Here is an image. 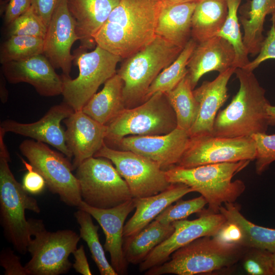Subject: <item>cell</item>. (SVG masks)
Returning a JSON list of instances; mask_svg holds the SVG:
<instances>
[{"label":"cell","instance_id":"cell-33","mask_svg":"<svg viewBox=\"0 0 275 275\" xmlns=\"http://www.w3.org/2000/svg\"><path fill=\"white\" fill-rule=\"evenodd\" d=\"M74 217L79 225V236L87 243L91 257L101 275H118L106 258L104 248L100 242L98 231L99 226L95 225L92 216L88 212L78 208Z\"/></svg>","mask_w":275,"mask_h":275},{"label":"cell","instance_id":"cell-34","mask_svg":"<svg viewBox=\"0 0 275 275\" xmlns=\"http://www.w3.org/2000/svg\"><path fill=\"white\" fill-rule=\"evenodd\" d=\"M241 0H227L228 15L224 24L216 36L227 40L233 47L235 59L233 67L244 68L250 63L248 53L243 42L237 12Z\"/></svg>","mask_w":275,"mask_h":275},{"label":"cell","instance_id":"cell-27","mask_svg":"<svg viewBox=\"0 0 275 275\" xmlns=\"http://www.w3.org/2000/svg\"><path fill=\"white\" fill-rule=\"evenodd\" d=\"M219 212L228 223L235 225L240 231L238 244L245 248H255L275 253V229L257 225L246 219L241 213L239 205L225 203Z\"/></svg>","mask_w":275,"mask_h":275},{"label":"cell","instance_id":"cell-30","mask_svg":"<svg viewBox=\"0 0 275 275\" xmlns=\"http://www.w3.org/2000/svg\"><path fill=\"white\" fill-rule=\"evenodd\" d=\"M274 13L275 0H252L249 10L240 17L243 42L249 54L259 53L265 38L263 32L265 18Z\"/></svg>","mask_w":275,"mask_h":275},{"label":"cell","instance_id":"cell-45","mask_svg":"<svg viewBox=\"0 0 275 275\" xmlns=\"http://www.w3.org/2000/svg\"><path fill=\"white\" fill-rule=\"evenodd\" d=\"M74 258V263L73 267L76 272L83 275H91L92 272L86 256L84 247L81 245L72 253Z\"/></svg>","mask_w":275,"mask_h":275},{"label":"cell","instance_id":"cell-22","mask_svg":"<svg viewBox=\"0 0 275 275\" xmlns=\"http://www.w3.org/2000/svg\"><path fill=\"white\" fill-rule=\"evenodd\" d=\"M235 59L233 46L222 37L215 36L198 43L187 65L193 89L205 74L213 71L222 73L233 67Z\"/></svg>","mask_w":275,"mask_h":275},{"label":"cell","instance_id":"cell-47","mask_svg":"<svg viewBox=\"0 0 275 275\" xmlns=\"http://www.w3.org/2000/svg\"><path fill=\"white\" fill-rule=\"evenodd\" d=\"M199 0H162V3L164 4H176L185 3L197 2Z\"/></svg>","mask_w":275,"mask_h":275},{"label":"cell","instance_id":"cell-16","mask_svg":"<svg viewBox=\"0 0 275 275\" xmlns=\"http://www.w3.org/2000/svg\"><path fill=\"white\" fill-rule=\"evenodd\" d=\"M74 20L67 0H61L56 8L44 39L43 54L54 69L68 76L75 56L71 53L73 43L78 40Z\"/></svg>","mask_w":275,"mask_h":275},{"label":"cell","instance_id":"cell-20","mask_svg":"<svg viewBox=\"0 0 275 275\" xmlns=\"http://www.w3.org/2000/svg\"><path fill=\"white\" fill-rule=\"evenodd\" d=\"M66 145L73 157L76 169L84 160L93 157L104 144L107 126L98 122L82 110L74 111L63 120Z\"/></svg>","mask_w":275,"mask_h":275},{"label":"cell","instance_id":"cell-41","mask_svg":"<svg viewBox=\"0 0 275 275\" xmlns=\"http://www.w3.org/2000/svg\"><path fill=\"white\" fill-rule=\"evenodd\" d=\"M21 160L28 170L23 177L22 186L30 194L33 195L40 194L43 191L46 185L45 179L29 162H27L22 158Z\"/></svg>","mask_w":275,"mask_h":275},{"label":"cell","instance_id":"cell-32","mask_svg":"<svg viewBox=\"0 0 275 275\" xmlns=\"http://www.w3.org/2000/svg\"><path fill=\"white\" fill-rule=\"evenodd\" d=\"M197 44L193 38L190 39L175 60L152 82L146 93L144 101L157 92L167 93L171 91L187 74L188 63Z\"/></svg>","mask_w":275,"mask_h":275},{"label":"cell","instance_id":"cell-40","mask_svg":"<svg viewBox=\"0 0 275 275\" xmlns=\"http://www.w3.org/2000/svg\"><path fill=\"white\" fill-rule=\"evenodd\" d=\"M271 25L262 42L257 57L242 69L253 71L263 62L275 60V13L271 15Z\"/></svg>","mask_w":275,"mask_h":275},{"label":"cell","instance_id":"cell-8","mask_svg":"<svg viewBox=\"0 0 275 275\" xmlns=\"http://www.w3.org/2000/svg\"><path fill=\"white\" fill-rule=\"evenodd\" d=\"M32 236L28 247L31 259L24 267L28 275H59L72 265L69 257L77 249L80 236L69 229L50 232L41 219H30Z\"/></svg>","mask_w":275,"mask_h":275},{"label":"cell","instance_id":"cell-38","mask_svg":"<svg viewBox=\"0 0 275 275\" xmlns=\"http://www.w3.org/2000/svg\"><path fill=\"white\" fill-rule=\"evenodd\" d=\"M9 25V36L22 35L44 39L47 29L32 6Z\"/></svg>","mask_w":275,"mask_h":275},{"label":"cell","instance_id":"cell-43","mask_svg":"<svg viewBox=\"0 0 275 275\" xmlns=\"http://www.w3.org/2000/svg\"><path fill=\"white\" fill-rule=\"evenodd\" d=\"M61 1L32 0V7L47 28L56 8Z\"/></svg>","mask_w":275,"mask_h":275},{"label":"cell","instance_id":"cell-11","mask_svg":"<svg viewBox=\"0 0 275 275\" xmlns=\"http://www.w3.org/2000/svg\"><path fill=\"white\" fill-rule=\"evenodd\" d=\"M19 149L33 168L43 176L50 191L58 195L66 205L78 207L82 201L79 184L67 157L35 140H24Z\"/></svg>","mask_w":275,"mask_h":275},{"label":"cell","instance_id":"cell-35","mask_svg":"<svg viewBox=\"0 0 275 275\" xmlns=\"http://www.w3.org/2000/svg\"><path fill=\"white\" fill-rule=\"evenodd\" d=\"M43 38L22 35L11 36L1 47L0 63L3 64L22 60L43 53Z\"/></svg>","mask_w":275,"mask_h":275},{"label":"cell","instance_id":"cell-3","mask_svg":"<svg viewBox=\"0 0 275 275\" xmlns=\"http://www.w3.org/2000/svg\"><path fill=\"white\" fill-rule=\"evenodd\" d=\"M250 160L208 164L192 168L175 166L164 171L170 183L184 184L200 194L208 204L207 211L218 213L221 206L234 203L243 193L245 185L233 177L244 169Z\"/></svg>","mask_w":275,"mask_h":275},{"label":"cell","instance_id":"cell-1","mask_svg":"<svg viewBox=\"0 0 275 275\" xmlns=\"http://www.w3.org/2000/svg\"><path fill=\"white\" fill-rule=\"evenodd\" d=\"M160 0H120L94 37L96 45L125 59L155 37Z\"/></svg>","mask_w":275,"mask_h":275},{"label":"cell","instance_id":"cell-28","mask_svg":"<svg viewBox=\"0 0 275 275\" xmlns=\"http://www.w3.org/2000/svg\"><path fill=\"white\" fill-rule=\"evenodd\" d=\"M174 231L172 224H163L154 219L136 234L124 238L123 251L127 261L140 264Z\"/></svg>","mask_w":275,"mask_h":275},{"label":"cell","instance_id":"cell-42","mask_svg":"<svg viewBox=\"0 0 275 275\" xmlns=\"http://www.w3.org/2000/svg\"><path fill=\"white\" fill-rule=\"evenodd\" d=\"M0 265L4 268L5 275H28L24 266L21 264L19 257L9 248L2 251Z\"/></svg>","mask_w":275,"mask_h":275},{"label":"cell","instance_id":"cell-48","mask_svg":"<svg viewBox=\"0 0 275 275\" xmlns=\"http://www.w3.org/2000/svg\"><path fill=\"white\" fill-rule=\"evenodd\" d=\"M267 113L275 123V106L269 104L267 108Z\"/></svg>","mask_w":275,"mask_h":275},{"label":"cell","instance_id":"cell-49","mask_svg":"<svg viewBox=\"0 0 275 275\" xmlns=\"http://www.w3.org/2000/svg\"><path fill=\"white\" fill-rule=\"evenodd\" d=\"M273 274L275 275V253H273Z\"/></svg>","mask_w":275,"mask_h":275},{"label":"cell","instance_id":"cell-37","mask_svg":"<svg viewBox=\"0 0 275 275\" xmlns=\"http://www.w3.org/2000/svg\"><path fill=\"white\" fill-rule=\"evenodd\" d=\"M207 204L205 198L201 196L188 200L181 199L174 205H170L154 219L163 224H171L173 222L186 219L190 215L199 213Z\"/></svg>","mask_w":275,"mask_h":275},{"label":"cell","instance_id":"cell-39","mask_svg":"<svg viewBox=\"0 0 275 275\" xmlns=\"http://www.w3.org/2000/svg\"><path fill=\"white\" fill-rule=\"evenodd\" d=\"M251 137L256 145V172L261 175L275 161V134L260 133Z\"/></svg>","mask_w":275,"mask_h":275},{"label":"cell","instance_id":"cell-31","mask_svg":"<svg viewBox=\"0 0 275 275\" xmlns=\"http://www.w3.org/2000/svg\"><path fill=\"white\" fill-rule=\"evenodd\" d=\"M165 94L175 113L177 127L189 131L197 117L199 105L187 74Z\"/></svg>","mask_w":275,"mask_h":275},{"label":"cell","instance_id":"cell-23","mask_svg":"<svg viewBox=\"0 0 275 275\" xmlns=\"http://www.w3.org/2000/svg\"><path fill=\"white\" fill-rule=\"evenodd\" d=\"M120 0H67L74 20L80 48L88 49L96 44L94 37Z\"/></svg>","mask_w":275,"mask_h":275},{"label":"cell","instance_id":"cell-4","mask_svg":"<svg viewBox=\"0 0 275 275\" xmlns=\"http://www.w3.org/2000/svg\"><path fill=\"white\" fill-rule=\"evenodd\" d=\"M244 249L239 244L226 242L215 236H204L175 251L167 261L146 271L145 274L196 275L224 271L240 261Z\"/></svg>","mask_w":275,"mask_h":275},{"label":"cell","instance_id":"cell-6","mask_svg":"<svg viewBox=\"0 0 275 275\" xmlns=\"http://www.w3.org/2000/svg\"><path fill=\"white\" fill-rule=\"evenodd\" d=\"M182 49L156 35L150 43L125 58L117 74L123 81L126 108L144 102L152 82L175 60Z\"/></svg>","mask_w":275,"mask_h":275},{"label":"cell","instance_id":"cell-14","mask_svg":"<svg viewBox=\"0 0 275 275\" xmlns=\"http://www.w3.org/2000/svg\"><path fill=\"white\" fill-rule=\"evenodd\" d=\"M198 213L199 217L196 219H183L173 222V233L140 264V271H146L162 264L175 251L199 238L215 236L227 222L220 212L210 213L204 209Z\"/></svg>","mask_w":275,"mask_h":275},{"label":"cell","instance_id":"cell-7","mask_svg":"<svg viewBox=\"0 0 275 275\" xmlns=\"http://www.w3.org/2000/svg\"><path fill=\"white\" fill-rule=\"evenodd\" d=\"M106 126L105 139L116 143L127 135L169 133L177 127V120L166 94L157 92L139 105L125 108Z\"/></svg>","mask_w":275,"mask_h":275},{"label":"cell","instance_id":"cell-36","mask_svg":"<svg viewBox=\"0 0 275 275\" xmlns=\"http://www.w3.org/2000/svg\"><path fill=\"white\" fill-rule=\"evenodd\" d=\"M240 261L249 275H274L273 253L261 249L245 248Z\"/></svg>","mask_w":275,"mask_h":275},{"label":"cell","instance_id":"cell-21","mask_svg":"<svg viewBox=\"0 0 275 275\" xmlns=\"http://www.w3.org/2000/svg\"><path fill=\"white\" fill-rule=\"evenodd\" d=\"M236 68L232 67L219 73L212 81H205L193 90L199 107L196 120L189 130L191 136L212 135L216 114L229 95L227 85Z\"/></svg>","mask_w":275,"mask_h":275},{"label":"cell","instance_id":"cell-13","mask_svg":"<svg viewBox=\"0 0 275 275\" xmlns=\"http://www.w3.org/2000/svg\"><path fill=\"white\" fill-rule=\"evenodd\" d=\"M256 149L251 136L227 138L213 135L191 136L176 166H199L255 159Z\"/></svg>","mask_w":275,"mask_h":275},{"label":"cell","instance_id":"cell-15","mask_svg":"<svg viewBox=\"0 0 275 275\" xmlns=\"http://www.w3.org/2000/svg\"><path fill=\"white\" fill-rule=\"evenodd\" d=\"M190 138L188 131L176 127L157 135H130L116 143L124 150L133 152L156 163L165 171L180 161Z\"/></svg>","mask_w":275,"mask_h":275},{"label":"cell","instance_id":"cell-2","mask_svg":"<svg viewBox=\"0 0 275 275\" xmlns=\"http://www.w3.org/2000/svg\"><path fill=\"white\" fill-rule=\"evenodd\" d=\"M234 73L239 88L229 104L216 117L212 135L227 138L251 136L266 133L275 125L267 113L270 104L265 90L253 71L237 68Z\"/></svg>","mask_w":275,"mask_h":275},{"label":"cell","instance_id":"cell-12","mask_svg":"<svg viewBox=\"0 0 275 275\" xmlns=\"http://www.w3.org/2000/svg\"><path fill=\"white\" fill-rule=\"evenodd\" d=\"M94 156L112 161L126 182L132 198L156 195L171 184L156 163L131 151L115 150L104 143Z\"/></svg>","mask_w":275,"mask_h":275},{"label":"cell","instance_id":"cell-46","mask_svg":"<svg viewBox=\"0 0 275 275\" xmlns=\"http://www.w3.org/2000/svg\"><path fill=\"white\" fill-rule=\"evenodd\" d=\"M1 101L3 103H5L7 102L8 97V91L5 87V82H4V76L3 74L2 73V76L1 75Z\"/></svg>","mask_w":275,"mask_h":275},{"label":"cell","instance_id":"cell-17","mask_svg":"<svg viewBox=\"0 0 275 275\" xmlns=\"http://www.w3.org/2000/svg\"><path fill=\"white\" fill-rule=\"evenodd\" d=\"M74 111L66 102L52 106L40 120L31 123H22L12 120L2 121L0 128L6 133L11 132L49 144L71 159L72 154L66 142L65 130L61 122Z\"/></svg>","mask_w":275,"mask_h":275},{"label":"cell","instance_id":"cell-10","mask_svg":"<svg viewBox=\"0 0 275 275\" xmlns=\"http://www.w3.org/2000/svg\"><path fill=\"white\" fill-rule=\"evenodd\" d=\"M109 159L91 157L76 169L82 201L100 209L116 207L132 199L129 187Z\"/></svg>","mask_w":275,"mask_h":275},{"label":"cell","instance_id":"cell-9","mask_svg":"<svg viewBox=\"0 0 275 275\" xmlns=\"http://www.w3.org/2000/svg\"><path fill=\"white\" fill-rule=\"evenodd\" d=\"M74 61L79 69L74 79L63 74L62 95L65 102L74 111L81 110L99 87L117 73L122 58L96 45L90 52L79 48Z\"/></svg>","mask_w":275,"mask_h":275},{"label":"cell","instance_id":"cell-26","mask_svg":"<svg viewBox=\"0 0 275 275\" xmlns=\"http://www.w3.org/2000/svg\"><path fill=\"white\" fill-rule=\"evenodd\" d=\"M123 86L122 79L116 73L104 83L99 92L92 96L81 110L98 122L107 125L126 108Z\"/></svg>","mask_w":275,"mask_h":275},{"label":"cell","instance_id":"cell-24","mask_svg":"<svg viewBox=\"0 0 275 275\" xmlns=\"http://www.w3.org/2000/svg\"><path fill=\"white\" fill-rule=\"evenodd\" d=\"M191 192H194L193 189L184 184L171 183L166 189L156 195L132 198L135 211L124 225V238L139 232L169 206Z\"/></svg>","mask_w":275,"mask_h":275},{"label":"cell","instance_id":"cell-25","mask_svg":"<svg viewBox=\"0 0 275 275\" xmlns=\"http://www.w3.org/2000/svg\"><path fill=\"white\" fill-rule=\"evenodd\" d=\"M196 2L162 3L155 34L173 45L183 48L191 37V17Z\"/></svg>","mask_w":275,"mask_h":275},{"label":"cell","instance_id":"cell-19","mask_svg":"<svg viewBox=\"0 0 275 275\" xmlns=\"http://www.w3.org/2000/svg\"><path fill=\"white\" fill-rule=\"evenodd\" d=\"M2 65V73L9 83H28L44 97L62 94V76L56 73L43 53Z\"/></svg>","mask_w":275,"mask_h":275},{"label":"cell","instance_id":"cell-44","mask_svg":"<svg viewBox=\"0 0 275 275\" xmlns=\"http://www.w3.org/2000/svg\"><path fill=\"white\" fill-rule=\"evenodd\" d=\"M32 0H10L5 13V21L10 25L13 21L26 12L31 7Z\"/></svg>","mask_w":275,"mask_h":275},{"label":"cell","instance_id":"cell-29","mask_svg":"<svg viewBox=\"0 0 275 275\" xmlns=\"http://www.w3.org/2000/svg\"><path fill=\"white\" fill-rule=\"evenodd\" d=\"M227 15V0H199L191 17V38L198 43L216 36Z\"/></svg>","mask_w":275,"mask_h":275},{"label":"cell","instance_id":"cell-50","mask_svg":"<svg viewBox=\"0 0 275 275\" xmlns=\"http://www.w3.org/2000/svg\"><path fill=\"white\" fill-rule=\"evenodd\" d=\"M160 1H162V0H160Z\"/></svg>","mask_w":275,"mask_h":275},{"label":"cell","instance_id":"cell-5","mask_svg":"<svg viewBox=\"0 0 275 275\" xmlns=\"http://www.w3.org/2000/svg\"><path fill=\"white\" fill-rule=\"evenodd\" d=\"M0 133V221L7 240L20 254L28 252L32 238L31 219L25 218V210L39 213L36 200L18 182L12 173L10 154Z\"/></svg>","mask_w":275,"mask_h":275},{"label":"cell","instance_id":"cell-18","mask_svg":"<svg viewBox=\"0 0 275 275\" xmlns=\"http://www.w3.org/2000/svg\"><path fill=\"white\" fill-rule=\"evenodd\" d=\"M77 208L89 213L99 224L105 236L103 248L109 253L111 265L118 274H125L128 263L123 251V231L126 217L135 208L133 199L108 209L93 207L82 201Z\"/></svg>","mask_w":275,"mask_h":275}]
</instances>
